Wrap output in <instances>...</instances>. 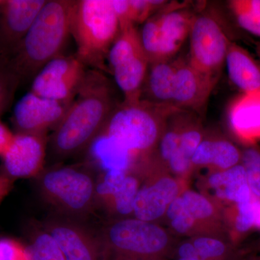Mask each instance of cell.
I'll return each instance as SVG.
<instances>
[{
  "mask_svg": "<svg viewBox=\"0 0 260 260\" xmlns=\"http://www.w3.org/2000/svg\"><path fill=\"white\" fill-rule=\"evenodd\" d=\"M3 1H4V0H0V5L3 4Z\"/></svg>",
  "mask_w": 260,
  "mask_h": 260,
  "instance_id": "f35d334b",
  "label": "cell"
},
{
  "mask_svg": "<svg viewBox=\"0 0 260 260\" xmlns=\"http://www.w3.org/2000/svg\"><path fill=\"white\" fill-rule=\"evenodd\" d=\"M228 5L239 27L260 38V0H232Z\"/></svg>",
  "mask_w": 260,
  "mask_h": 260,
  "instance_id": "484cf974",
  "label": "cell"
},
{
  "mask_svg": "<svg viewBox=\"0 0 260 260\" xmlns=\"http://www.w3.org/2000/svg\"><path fill=\"white\" fill-rule=\"evenodd\" d=\"M70 23L75 55L86 68L104 73L109 50L120 32L112 0H73Z\"/></svg>",
  "mask_w": 260,
  "mask_h": 260,
  "instance_id": "3957f363",
  "label": "cell"
},
{
  "mask_svg": "<svg viewBox=\"0 0 260 260\" xmlns=\"http://www.w3.org/2000/svg\"><path fill=\"white\" fill-rule=\"evenodd\" d=\"M259 54H260V46H259Z\"/></svg>",
  "mask_w": 260,
  "mask_h": 260,
  "instance_id": "ab89813d",
  "label": "cell"
},
{
  "mask_svg": "<svg viewBox=\"0 0 260 260\" xmlns=\"http://www.w3.org/2000/svg\"><path fill=\"white\" fill-rule=\"evenodd\" d=\"M165 217H167L169 225L176 234L191 235L200 233L198 225L186 211L180 196L176 198L169 205Z\"/></svg>",
  "mask_w": 260,
  "mask_h": 260,
  "instance_id": "f1b7e54d",
  "label": "cell"
},
{
  "mask_svg": "<svg viewBox=\"0 0 260 260\" xmlns=\"http://www.w3.org/2000/svg\"><path fill=\"white\" fill-rule=\"evenodd\" d=\"M26 249L29 260H65L55 239L45 229L32 233Z\"/></svg>",
  "mask_w": 260,
  "mask_h": 260,
  "instance_id": "4316f807",
  "label": "cell"
},
{
  "mask_svg": "<svg viewBox=\"0 0 260 260\" xmlns=\"http://www.w3.org/2000/svg\"><path fill=\"white\" fill-rule=\"evenodd\" d=\"M229 127L245 145L260 140V91L242 93L233 99L227 110Z\"/></svg>",
  "mask_w": 260,
  "mask_h": 260,
  "instance_id": "e0dca14e",
  "label": "cell"
},
{
  "mask_svg": "<svg viewBox=\"0 0 260 260\" xmlns=\"http://www.w3.org/2000/svg\"><path fill=\"white\" fill-rule=\"evenodd\" d=\"M179 196L186 211L199 228L200 233H204L203 229L216 225L220 218L218 208L208 197L186 189Z\"/></svg>",
  "mask_w": 260,
  "mask_h": 260,
  "instance_id": "603a6c76",
  "label": "cell"
},
{
  "mask_svg": "<svg viewBox=\"0 0 260 260\" xmlns=\"http://www.w3.org/2000/svg\"><path fill=\"white\" fill-rule=\"evenodd\" d=\"M177 260H203L200 257L188 258V259H182V258H177Z\"/></svg>",
  "mask_w": 260,
  "mask_h": 260,
  "instance_id": "74e56055",
  "label": "cell"
},
{
  "mask_svg": "<svg viewBox=\"0 0 260 260\" xmlns=\"http://www.w3.org/2000/svg\"><path fill=\"white\" fill-rule=\"evenodd\" d=\"M0 260H29L26 247L10 239H0Z\"/></svg>",
  "mask_w": 260,
  "mask_h": 260,
  "instance_id": "d6a6232c",
  "label": "cell"
},
{
  "mask_svg": "<svg viewBox=\"0 0 260 260\" xmlns=\"http://www.w3.org/2000/svg\"><path fill=\"white\" fill-rule=\"evenodd\" d=\"M215 86L189 63L187 56H176L168 82L167 105L197 114L206 106Z\"/></svg>",
  "mask_w": 260,
  "mask_h": 260,
  "instance_id": "8fae6325",
  "label": "cell"
},
{
  "mask_svg": "<svg viewBox=\"0 0 260 260\" xmlns=\"http://www.w3.org/2000/svg\"><path fill=\"white\" fill-rule=\"evenodd\" d=\"M47 0H4L0 5V54L10 58Z\"/></svg>",
  "mask_w": 260,
  "mask_h": 260,
  "instance_id": "5bb4252c",
  "label": "cell"
},
{
  "mask_svg": "<svg viewBox=\"0 0 260 260\" xmlns=\"http://www.w3.org/2000/svg\"><path fill=\"white\" fill-rule=\"evenodd\" d=\"M140 188L139 176L129 172L119 190L104 208L109 213L120 217L119 218H129L133 215L135 201Z\"/></svg>",
  "mask_w": 260,
  "mask_h": 260,
  "instance_id": "d4e9b609",
  "label": "cell"
},
{
  "mask_svg": "<svg viewBox=\"0 0 260 260\" xmlns=\"http://www.w3.org/2000/svg\"><path fill=\"white\" fill-rule=\"evenodd\" d=\"M177 258L188 259V258L200 257L198 251L195 249L191 241L181 243L177 249Z\"/></svg>",
  "mask_w": 260,
  "mask_h": 260,
  "instance_id": "e575fe53",
  "label": "cell"
},
{
  "mask_svg": "<svg viewBox=\"0 0 260 260\" xmlns=\"http://www.w3.org/2000/svg\"><path fill=\"white\" fill-rule=\"evenodd\" d=\"M129 173L120 171L104 172L102 177L96 181V203L99 202L104 207L105 206L119 190Z\"/></svg>",
  "mask_w": 260,
  "mask_h": 260,
  "instance_id": "1f68e13d",
  "label": "cell"
},
{
  "mask_svg": "<svg viewBox=\"0 0 260 260\" xmlns=\"http://www.w3.org/2000/svg\"><path fill=\"white\" fill-rule=\"evenodd\" d=\"M92 156L104 172H130L134 167L135 158L131 153L112 138L100 135L91 147Z\"/></svg>",
  "mask_w": 260,
  "mask_h": 260,
  "instance_id": "7402d4cb",
  "label": "cell"
},
{
  "mask_svg": "<svg viewBox=\"0 0 260 260\" xmlns=\"http://www.w3.org/2000/svg\"><path fill=\"white\" fill-rule=\"evenodd\" d=\"M120 29L126 25L144 23L167 6V1L158 0H112Z\"/></svg>",
  "mask_w": 260,
  "mask_h": 260,
  "instance_id": "cb8c5ba5",
  "label": "cell"
},
{
  "mask_svg": "<svg viewBox=\"0 0 260 260\" xmlns=\"http://www.w3.org/2000/svg\"><path fill=\"white\" fill-rule=\"evenodd\" d=\"M189 38L188 60L203 76L216 85L225 65L230 40L217 19L208 13L196 15Z\"/></svg>",
  "mask_w": 260,
  "mask_h": 260,
  "instance_id": "9c48e42d",
  "label": "cell"
},
{
  "mask_svg": "<svg viewBox=\"0 0 260 260\" xmlns=\"http://www.w3.org/2000/svg\"><path fill=\"white\" fill-rule=\"evenodd\" d=\"M47 135L16 133L3 155L7 177H38L43 171L47 146Z\"/></svg>",
  "mask_w": 260,
  "mask_h": 260,
  "instance_id": "9a60e30c",
  "label": "cell"
},
{
  "mask_svg": "<svg viewBox=\"0 0 260 260\" xmlns=\"http://www.w3.org/2000/svg\"><path fill=\"white\" fill-rule=\"evenodd\" d=\"M38 177L41 196L61 216L78 220L92 212L97 204L96 180L87 167L51 168Z\"/></svg>",
  "mask_w": 260,
  "mask_h": 260,
  "instance_id": "5b68a950",
  "label": "cell"
},
{
  "mask_svg": "<svg viewBox=\"0 0 260 260\" xmlns=\"http://www.w3.org/2000/svg\"><path fill=\"white\" fill-rule=\"evenodd\" d=\"M88 70L76 56L62 54L49 61L36 75L30 92L51 100L72 103L81 88Z\"/></svg>",
  "mask_w": 260,
  "mask_h": 260,
  "instance_id": "30bf717a",
  "label": "cell"
},
{
  "mask_svg": "<svg viewBox=\"0 0 260 260\" xmlns=\"http://www.w3.org/2000/svg\"><path fill=\"white\" fill-rule=\"evenodd\" d=\"M242 150L225 138H203L191 158L193 169L208 168L212 172L226 170L240 164Z\"/></svg>",
  "mask_w": 260,
  "mask_h": 260,
  "instance_id": "d6986e66",
  "label": "cell"
},
{
  "mask_svg": "<svg viewBox=\"0 0 260 260\" xmlns=\"http://www.w3.org/2000/svg\"><path fill=\"white\" fill-rule=\"evenodd\" d=\"M21 83L8 56L0 54V116L11 105L17 88Z\"/></svg>",
  "mask_w": 260,
  "mask_h": 260,
  "instance_id": "83f0119b",
  "label": "cell"
},
{
  "mask_svg": "<svg viewBox=\"0 0 260 260\" xmlns=\"http://www.w3.org/2000/svg\"><path fill=\"white\" fill-rule=\"evenodd\" d=\"M107 61L124 96L123 102H139L150 63L142 44L140 30L135 25L120 29L109 50Z\"/></svg>",
  "mask_w": 260,
  "mask_h": 260,
  "instance_id": "ba28073f",
  "label": "cell"
},
{
  "mask_svg": "<svg viewBox=\"0 0 260 260\" xmlns=\"http://www.w3.org/2000/svg\"><path fill=\"white\" fill-rule=\"evenodd\" d=\"M70 104L28 92L18 101L13 111V123L16 133L47 135L61 122Z\"/></svg>",
  "mask_w": 260,
  "mask_h": 260,
  "instance_id": "4fadbf2b",
  "label": "cell"
},
{
  "mask_svg": "<svg viewBox=\"0 0 260 260\" xmlns=\"http://www.w3.org/2000/svg\"><path fill=\"white\" fill-rule=\"evenodd\" d=\"M60 247L65 260H107L101 237L75 219L55 217L46 222L45 228Z\"/></svg>",
  "mask_w": 260,
  "mask_h": 260,
  "instance_id": "7c38bea8",
  "label": "cell"
},
{
  "mask_svg": "<svg viewBox=\"0 0 260 260\" xmlns=\"http://www.w3.org/2000/svg\"><path fill=\"white\" fill-rule=\"evenodd\" d=\"M140 186L134 205L135 218L155 223L165 216L171 203L184 190L177 178L169 175L153 176Z\"/></svg>",
  "mask_w": 260,
  "mask_h": 260,
  "instance_id": "2e32d148",
  "label": "cell"
},
{
  "mask_svg": "<svg viewBox=\"0 0 260 260\" xmlns=\"http://www.w3.org/2000/svg\"><path fill=\"white\" fill-rule=\"evenodd\" d=\"M241 164L246 173L251 194L260 199V148L256 145H246L242 150Z\"/></svg>",
  "mask_w": 260,
  "mask_h": 260,
  "instance_id": "4dcf8cb0",
  "label": "cell"
},
{
  "mask_svg": "<svg viewBox=\"0 0 260 260\" xmlns=\"http://www.w3.org/2000/svg\"><path fill=\"white\" fill-rule=\"evenodd\" d=\"M225 65L229 79L242 93L260 91V65L242 47L229 42Z\"/></svg>",
  "mask_w": 260,
  "mask_h": 260,
  "instance_id": "ffe728a7",
  "label": "cell"
},
{
  "mask_svg": "<svg viewBox=\"0 0 260 260\" xmlns=\"http://www.w3.org/2000/svg\"><path fill=\"white\" fill-rule=\"evenodd\" d=\"M242 260H260V256H250L247 257L243 258Z\"/></svg>",
  "mask_w": 260,
  "mask_h": 260,
  "instance_id": "8d00e7d4",
  "label": "cell"
},
{
  "mask_svg": "<svg viewBox=\"0 0 260 260\" xmlns=\"http://www.w3.org/2000/svg\"><path fill=\"white\" fill-rule=\"evenodd\" d=\"M11 187V179L6 175H0V202L8 194Z\"/></svg>",
  "mask_w": 260,
  "mask_h": 260,
  "instance_id": "d590c367",
  "label": "cell"
},
{
  "mask_svg": "<svg viewBox=\"0 0 260 260\" xmlns=\"http://www.w3.org/2000/svg\"><path fill=\"white\" fill-rule=\"evenodd\" d=\"M204 138L203 126L193 113L183 130L177 151L167 165L173 174L184 177L191 172V158Z\"/></svg>",
  "mask_w": 260,
  "mask_h": 260,
  "instance_id": "44dd1931",
  "label": "cell"
},
{
  "mask_svg": "<svg viewBox=\"0 0 260 260\" xmlns=\"http://www.w3.org/2000/svg\"><path fill=\"white\" fill-rule=\"evenodd\" d=\"M119 104L103 72L88 70L64 118L53 130L49 141L52 156L62 160L90 148Z\"/></svg>",
  "mask_w": 260,
  "mask_h": 260,
  "instance_id": "6da1fadb",
  "label": "cell"
},
{
  "mask_svg": "<svg viewBox=\"0 0 260 260\" xmlns=\"http://www.w3.org/2000/svg\"><path fill=\"white\" fill-rule=\"evenodd\" d=\"M196 16L185 5H167L143 23L140 31L142 44L150 64L176 57Z\"/></svg>",
  "mask_w": 260,
  "mask_h": 260,
  "instance_id": "52a82bcc",
  "label": "cell"
},
{
  "mask_svg": "<svg viewBox=\"0 0 260 260\" xmlns=\"http://www.w3.org/2000/svg\"><path fill=\"white\" fill-rule=\"evenodd\" d=\"M73 0H47L10 63L21 83L34 79L52 59L62 55L70 34Z\"/></svg>",
  "mask_w": 260,
  "mask_h": 260,
  "instance_id": "7a4b0ae2",
  "label": "cell"
},
{
  "mask_svg": "<svg viewBox=\"0 0 260 260\" xmlns=\"http://www.w3.org/2000/svg\"><path fill=\"white\" fill-rule=\"evenodd\" d=\"M191 242L203 260H225L231 252L227 243L214 235H196Z\"/></svg>",
  "mask_w": 260,
  "mask_h": 260,
  "instance_id": "f546056e",
  "label": "cell"
},
{
  "mask_svg": "<svg viewBox=\"0 0 260 260\" xmlns=\"http://www.w3.org/2000/svg\"><path fill=\"white\" fill-rule=\"evenodd\" d=\"M14 135L0 121V156L3 157L9 148Z\"/></svg>",
  "mask_w": 260,
  "mask_h": 260,
  "instance_id": "836d02e7",
  "label": "cell"
},
{
  "mask_svg": "<svg viewBox=\"0 0 260 260\" xmlns=\"http://www.w3.org/2000/svg\"><path fill=\"white\" fill-rule=\"evenodd\" d=\"M204 186L208 191L206 196L214 203L232 207L253 197L241 164L226 170L210 172L205 179Z\"/></svg>",
  "mask_w": 260,
  "mask_h": 260,
  "instance_id": "ac0fdd59",
  "label": "cell"
},
{
  "mask_svg": "<svg viewBox=\"0 0 260 260\" xmlns=\"http://www.w3.org/2000/svg\"><path fill=\"white\" fill-rule=\"evenodd\" d=\"M100 237L107 258L112 254L118 260H157L172 244L164 228L135 217L113 220Z\"/></svg>",
  "mask_w": 260,
  "mask_h": 260,
  "instance_id": "8992f818",
  "label": "cell"
},
{
  "mask_svg": "<svg viewBox=\"0 0 260 260\" xmlns=\"http://www.w3.org/2000/svg\"><path fill=\"white\" fill-rule=\"evenodd\" d=\"M175 108L140 100L121 102L112 113L102 134L126 148L135 160L153 155L168 117Z\"/></svg>",
  "mask_w": 260,
  "mask_h": 260,
  "instance_id": "277c9868",
  "label": "cell"
}]
</instances>
